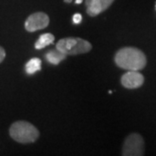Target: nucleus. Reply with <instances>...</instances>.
Wrapping results in <instances>:
<instances>
[{
    "instance_id": "15",
    "label": "nucleus",
    "mask_w": 156,
    "mask_h": 156,
    "mask_svg": "<svg viewBox=\"0 0 156 156\" xmlns=\"http://www.w3.org/2000/svg\"><path fill=\"white\" fill-rule=\"evenodd\" d=\"M155 7H156V5H155Z\"/></svg>"
},
{
    "instance_id": "2",
    "label": "nucleus",
    "mask_w": 156,
    "mask_h": 156,
    "mask_svg": "<svg viewBox=\"0 0 156 156\" xmlns=\"http://www.w3.org/2000/svg\"><path fill=\"white\" fill-rule=\"evenodd\" d=\"M9 134L11 139L18 143L29 144L38 139L40 133L33 124L26 121H17L11 125Z\"/></svg>"
},
{
    "instance_id": "8",
    "label": "nucleus",
    "mask_w": 156,
    "mask_h": 156,
    "mask_svg": "<svg viewBox=\"0 0 156 156\" xmlns=\"http://www.w3.org/2000/svg\"><path fill=\"white\" fill-rule=\"evenodd\" d=\"M67 57V55H65L64 53H62L61 50L55 49V50H49L46 54H45V59L49 62L51 64L57 65L59 64L62 61H63L65 58Z\"/></svg>"
},
{
    "instance_id": "5",
    "label": "nucleus",
    "mask_w": 156,
    "mask_h": 156,
    "mask_svg": "<svg viewBox=\"0 0 156 156\" xmlns=\"http://www.w3.org/2000/svg\"><path fill=\"white\" fill-rule=\"evenodd\" d=\"M50 23L49 16L42 11L35 12L30 15L24 23V28L29 32H35L46 28Z\"/></svg>"
},
{
    "instance_id": "4",
    "label": "nucleus",
    "mask_w": 156,
    "mask_h": 156,
    "mask_svg": "<svg viewBox=\"0 0 156 156\" xmlns=\"http://www.w3.org/2000/svg\"><path fill=\"white\" fill-rule=\"evenodd\" d=\"M144 140L140 134L133 133L129 134L124 140L122 147L123 156L144 155Z\"/></svg>"
},
{
    "instance_id": "14",
    "label": "nucleus",
    "mask_w": 156,
    "mask_h": 156,
    "mask_svg": "<svg viewBox=\"0 0 156 156\" xmlns=\"http://www.w3.org/2000/svg\"><path fill=\"white\" fill-rule=\"evenodd\" d=\"M64 2H65V3H71L72 0H64Z\"/></svg>"
},
{
    "instance_id": "3",
    "label": "nucleus",
    "mask_w": 156,
    "mask_h": 156,
    "mask_svg": "<svg viewBox=\"0 0 156 156\" xmlns=\"http://www.w3.org/2000/svg\"><path fill=\"white\" fill-rule=\"evenodd\" d=\"M56 48L67 56H76L89 52L92 50V44L80 37H65L57 42Z\"/></svg>"
},
{
    "instance_id": "11",
    "label": "nucleus",
    "mask_w": 156,
    "mask_h": 156,
    "mask_svg": "<svg viewBox=\"0 0 156 156\" xmlns=\"http://www.w3.org/2000/svg\"><path fill=\"white\" fill-rule=\"evenodd\" d=\"M72 19H73V23H74L78 24V23H80L82 22L83 17H82V15H81L80 13H76V14L73 16Z\"/></svg>"
},
{
    "instance_id": "6",
    "label": "nucleus",
    "mask_w": 156,
    "mask_h": 156,
    "mask_svg": "<svg viewBox=\"0 0 156 156\" xmlns=\"http://www.w3.org/2000/svg\"><path fill=\"white\" fill-rule=\"evenodd\" d=\"M115 0H85L86 11L90 17H96L107 11Z\"/></svg>"
},
{
    "instance_id": "7",
    "label": "nucleus",
    "mask_w": 156,
    "mask_h": 156,
    "mask_svg": "<svg viewBox=\"0 0 156 156\" xmlns=\"http://www.w3.org/2000/svg\"><path fill=\"white\" fill-rule=\"evenodd\" d=\"M121 83L126 89H138L144 83V76L138 70H128L122 76Z\"/></svg>"
},
{
    "instance_id": "13",
    "label": "nucleus",
    "mask_w": 156,
    "mask_h": 156,
    "mask_svg": "<svg viewBox=\"0 0 156 156\" xmlns=\"http://www.w3.org/2000/svg\"><path fill=\"white\" fill-rule=\"evenodd\" d=\"M83 0H76V2H75V3H76V5H80V4H82V3H83Z\"/></svg>"
},
{
    "instance_id": "12",
    "label": "nucleus",
    "mask_w": 156,
    "mask_h": 156,
    "mask_svg": "<svg viewBox=\"0 0 156 156\" xmlns=\"http://www.w3.org/2000/svg\"><path fill=\"white\" fill-rule=\"evenodd\" d=\"M5 56H6L5 50V49H4L3 47H1V46H0V63L5 60Z\"/></svg>"
},
{
    "instance_id": "10",
    "label": "nucleus",
    "mask_w": 156,
    "mask_h": 156,
    "mask_svg": "<svg viewBox=\"0 0 156 156\" xmlns=\"http://www.w3.org/2000/svg\"><path fill=\"white\" fill-rule=\"evenodd\" d=\"M41 65H42V61L39 58L37 57L31 58L25 65V71L28 75H33L37 71L41 70Z\"/></svg>"
},
{
    "instance_id": "1",
    "label": "nucleus",
    "mask_w": 156,
    "mask_h": 156,
    "mask_svg": "<svg viewBox=\"0 0 156 156\" xmlns=\"http://www.w3.org/2000/svg\"><path fill=\"white\" fill-rule=\"evenodd\" d=\"M115 62L117 66L128 70H140L147 64L145 54L134 47H124L118 50L115 56Z\"/></svg>"
},
{
    "instance_id": "9",
    "label": "nucleus",
    "mask_w": 156,
    "mask_h": 156,
    "mask_svg": "<svg viewBox=\"0 0 156 156\" xmlns=\"http://www.w3.org/2000/svg\"><path fill=\"white\" fill-rule=\"evenodd\" d=\"M55 41V37L51 33L42 34L35 43V48L37 50H42L48 45L52 44Z\"/></svg>"
}]
</instances>
